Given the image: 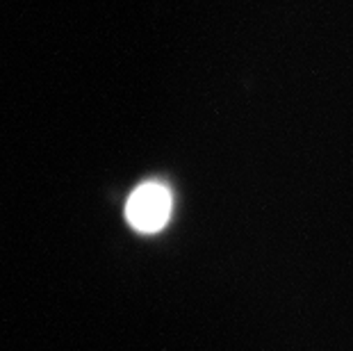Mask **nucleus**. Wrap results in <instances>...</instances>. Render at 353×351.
I'll list each match as a JSON object with an SVG mask.
<instances>
[{
  "instance_id": "f257e3e1",
  "label": "nucleus",
  "mask_w": 353,
  "mask_h": 351,
  "mask_svg": "<svg viewBox=\"0 0 353 351\" xmlns=\"http://www.w3.org/2000/svg\"><path fill=\"white\" fill-rule=\"evenodd\" d=\"M123 212L137 233H160L174 214V192L162 181H146L130 192Z\"/></svg>"
}]
</instances>
